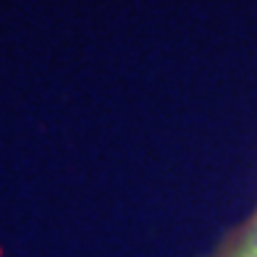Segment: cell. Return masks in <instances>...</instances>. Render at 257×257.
<instances>
[{"label":"cell","instance_id":"6da1fadb","mask_svg":"<svg viewBox=\"0 0 257 257\" xmlns=\"http://www.w3.org/2000/svg\"><path fill=\"white\" fill-rule=\"evenodd\" d=\"M226 257H257V218L244 228V233L228 247Z\"/></svg>","mask_w":257,"mask_h":257}]
</instances>
